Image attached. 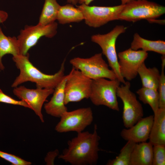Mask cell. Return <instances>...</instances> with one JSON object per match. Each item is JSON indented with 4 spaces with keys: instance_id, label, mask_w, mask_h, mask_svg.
Masks as SVG:
<instances>
[{
    "instance_id": "1",
    "label": "cell",
    "mask_w": 165,
    "mask_h": 165,
    "mask_svg": "<svg viewBox=\"0 0 165 165\" xmlns=\"http://www.w3.org/2000/svg\"><path fill=\"white\" fill-rule=\"evenodd\" d=\"M100 137L97 126L94 125L92 133L82 131L68 142V147L59 156V158L72 165H94L98 159Z\"/></svg>"
},
{
    "instance_id": "2",
    "label": "cell",
    "mask_w": 165,
    "mask_h": 165,
    "mask_svg": "<svg viewBox=\"0 0 165 165\" xmlns=\"http://www.w3.org/2000/svg\"><path fill=\"white\" fill-rule=\"evenodd\" d=\"M29 55L21 54L13 56V60L17 68L20 71L19 75L11 85L15 88L25 82L35 83L36 88L54 89L64 78V60L59 70L53 75L45 74L35 67L30 61Z\"/></svg>"
},
{
    "instance_id": "3",
    "label": "cell",
    "mask_w": 165,
    "mask_h": 165,
    "mask_svg": "<svg viewBox=\"0 0 165 165\" xmlns=\"http://www.w3.org/2000/svg\"><path fill=\"white\" fill-rule=\"evenodd\" d=\"M165 7L147 0H135L124 5L118 20L134 22L143 19H156L164 14Z\"/></svg>"
},
{
    "instance_id": "4",
    "label": "cell",
    "mask_w": 165,
    "mask_h": 165,
    "mask_svg": "<svg viewBox=\"0 0 165 165\" xmlns=\"http://www.w3.org/2000/svg\"><path fill=\"white\" fill-rule=\"evenodd\" d=\"M120 83L117 79L101 78L92 80L89 98L95 105H104L119 111L116 92Z\"/></svg>"
},
{
    "instance_id": "5",
    "label": "cell",
    "mask_w": 165,
    "mask_h": 165,
    "mask_svg": "<svg viewBox=\"0 0 165 165\" xmlns=\"http://www.w3.org/2000/svg\"><path fill=\"white\" fill-rule=\"evenodd\" d=\"M127 29V28L123 25H116L106 34H98L93 35L91 37V41L100 47L102 53L107 59L109 66L116 75L117 79L123 84H124L126 81L120 73L116 44L118 37L125 33Z\"/></svg>"
},
{
    "instance_id": "6",
    "label": "cell",
    "mask_w": 165,
    "mask_h": 165,
    "mask_svg": "<svg viewBox=\"0 0 165 165\" xmlns=\"http://www.w3.org/2000/svg\"><path fill=\"white\" fill-rule=\"evenodd\" d=\"M70 63L91 79L101 78L117 79L116 75L109 68L108 64L103 59L101 53L95 54L89 58L74 57L70 60Z\"/></svg>"
},
{
    "instance_id": "7",
    "label": "cell",
    "mask_w": 165,
    "mask_h": 165,
    "mask_svg": "<svg viewBox=\"0 0 165 165\" xmlns=\"http://www.w3.org/2000/svg\"><path fill=\"white\" fill-rule=\"evenodd\" d=\"M129 81L120 85L116 94L123 104L122 119L125 128H130L142 118L144 112L141 104L137 100L135 94L130 90Z\"/></svg>"
},
{
    "instance_id": "8",
    "label": "cell",
    "mask_w": 165,
    "mask_h": 165,
    "mask_svg": "<svg viewBox=\"0 0 165 165\" xmlns=\"http://www.w3.org/2000/svg\"><path fill=\"white\" fill-rule=\"evenodd\" d=\"M92 79L72 67L65 83V104L89 98Z\"/></svg>"
},
{
    "instance_id": "9",
    "label": "cell",
    "mask_w": 165,
    "mask_h": 165,
    "mask_svg": "<svg viewBox=\"0 0 165 165\" xmlns=\"http://www.w3.org/2000/svg\"><path fill=\"white\" fill-rule=\"evenodd\" d=\"M57 28L56 22L46 25L38 23L35 25H26L17 37L20 54H27L42 37L53 38L57 34Z\"/></svg>"
},
{
    "instance_id": "10",
    "label": "cell",
    "mask_w": 165,
    "mask_h": 165,
    "mask_svg": "<svg viewBox=\"0 0 165 165\" xmlns=\"http://www.w3.org/2000/svg\"><path fill=\"white\" fill-rule=\"evenodd\" d=\"M93 118L92 111L89 107L67 111L60 117L55 130L60 133L72 131L80 133L91 124Z\"/></svg>"
},
{
    "instance_id": "11",
    "label": "cell",
    "mask_w": 165,
    "mask_h": 165,
    "mask_svg": "<svg viewBox=\"0 0 165 165\" xmlns=\"http://www.w3.org/2000/svg\"><path fill=\"white\" fill-rule=\"evenodd\" d=\"M124 5L99 6L82 4L76 7L82 12L86 24L90 27L97 28L110 21L118 20V15Z\"/></svg>"
},
{
    "instance_id": "12",
    "label": "cell",
    "mask_w": 165,
    "mask_h": 165,
    "mask_svg": "<svg viewBox=\"0 0 165 165\" xmlns=\"http://www.w3.org/2000/svg\"><path fill=\"white\" fill-rule=\"evenodd\" d=\"M120 73L128 81L135 78L138 70L148 57V53L142 50H135L130 48L119 52L117 54Z\"/></svg>"
},
{
    "instance_id": "13",
    "label": "cell",
    "mask_w": 165,
    "mask_h": 165,
    "mask_svg": "<svg viewBox=\"0 0 165 165\" xmlns=\"http://www.w3.org/2000/svg\"><path fill=\"white\" fill-rule=\"evenodd\" d=\"M54 89L39 88L30 89L24 86L14 88L13 94L19 99L25 101L38 116L42 122H44L42 109L47 97L53 94Z\"/></svg>"
},
{
    "instance_id": "14",
    "label": "cell",
    "mask_w": 165,
    "mask_h": 165,
    "mask_svg": "<svg viewBox=\"0 0 165 165\" xmlns=\"http://www.w3.org/2000/svg\"><path fill=\"white\" fill-rule=\"evenodd\" d=\"M154 116L142 117L131 127L124 128L121 131V137L126 141L136 143L146 141L149 139Z\"/></svg>"
},
{
    "instance_id": "15",
    "label": "cell",
    "mask_w": 165,
    "mask_h": 165,
    "mask_svg": "<svg viewBox=\"0 0 165 165\" xmlns=\"http://www.w3.org/2000/svg\"><path fill=\"white\" fill-rule=\"evenodd\" d=\"M67 76L65 75L54 89L50 100L44 105V108L46 112L53 116L60 118L64 113L68 111L64 102V88Z\"/></svg>"
},
{
    "instance_id": "16",
    "label": "cell",
    "mask_w": 165,
    "mask_h": 165,
    "mask_svg": "<svg viewBox=\"0 0 165 165\" xmlns=\"http://www.w3.org/2000/svg\"><path fill=\"white\" fill-rule=\"evenodd\" d=\"M154 114L149 142L153 145H165V108H159Z\"/></svg>"
},
{
    "instance_id": "17",
    "label": "cell",
    "mask_w": 165,
    "mask_h": 165,
    "mask_svg": "<svg viewBox=\"0 0 165 165\" xmlns=\"http://www.w3.org/2000/svg\"><path fill=\"white\" fill-rule=\"evenodd\" d=\"M153 146L149 142L136 143L131 154L130 165H152Z\"/></svg>"
},
{
    "instance_id": "18",
    "label": "cell",
    "mask_w": 165,
    "mask_h": 165,
    "mask_svg": "<svg viewBox=\"0 0 165 165\" xmlns=\"http://www.w3.org/2000/svg\"><path fill=\"white\" fill-rule=\"evenodd\" d=\"M132 49L137 50L140 49L145 52L153 51L165 55V42L161 40H151L141 37L138 33H135L131 43Z\"/></svg>"
},
{
    "instance_id": "19",
    "label": "cell",
    "mask_w": 165,
    "mask_h": 165,
    "mask_svg": "<svg viewBox=\"0 0 165 165\" xmlns=\"http://www.w3.org/2000/svg\"><path fill=\"white\" fill-rule=\"evenodd\" d=\"M138 72L142 87L157 90L160 74L157 68H147L144 62L139 67Z\"/></svg>"
},
{
    "instance_id": "20",
    "label": "cell",
    "mask_w": 165,
    "mask_h": 165,
    "mask_svg": "<svg viewBox=\"0 0 165 165\" xmlns=\"http://www.w3.org/2000/svg\"><path fill=\"white\" fill-rule=\"evenodd\" d=\"M84 20L82 12L77 7L68 3L61 6L57 19L59 23L62 24L79 22Z\"/></svg>"
},
{
    "instance_id": "21",
    "label": "cell",
    "mask_w": 165,
    "mask_h": 165,
    "mask_svg": "<svg viewBox=\"0 0 165 165\" xmlns=\"http://www.w3.org/2000/svg\"><path fill=\"white\" fill-rule=\"evenodd\" d=\"M7 54L13 56L20 54L18 41L15 37L7 36L0 27V69L3 70L5 67L2 62V57Z\"/></svg>"
},
{
    "instance_id": "22",
    "label": "cell",
    "mask_w": 165,
    "mask_h": 165,
    "mask_svg": "<svg viewBox=\"0 0 165 165\" xmlns=\"http://www.w3.org/2000/svg\"><path fill=\"white\" fill-rule=\"evenodd\" d=\"M61 6L57 0H45L38 23L46 25L55 22Z\"/></svg>"
},
{
    "instance_id": "23",
    "label": "cell",
    "mask_w": 165,
    "mask_h": 165,
    "mask_svg": "<svg viewBox=\"0 0 165 165\" xmlns=\"http://www.w3.org/2000/svg\"><path fill=\"white\" fill-rule=\"evenodd\" d=\"M136 93L140 101L144 104L148 105L154 113L159 108V98L157 90L142 87Z\"/></svg>"
},
{
    "instance_id": "24",
    "label": "cell",
    "mask_w": 165,
    "mask_h": 165,
    "mask_svg": "<svg viewBox=\"0 0 165 165\" xmlns=\"http://www.w3.org/2000/svg\"><path fill=\"white\" fill-rule=\"evenodd\" d=\"M135 144L132 141H127L118 156L115 158L108 160L106 165H130L131 154Z\"/></svg>"
},
{
    "instance_id": "25",
    "label": "cell",
    "mask_w": 165,
    "mask_h": 165,
    "mask_svg": "<svg viewBox=\"0 0 165 165\" xmlns=\"http://www.w3.org/2000/svg\"><path fill=\"white\" fill-rule=\"evenodd\" d=\"M161 72L158 86V91L159 98V108H165V55L161 57Z\"/></svg>"
},
{
    "instance_id": "26",
    "label": "cell",
    "mask_w": 165,
    "mask_h": 165,
    "mask_svg": "<svg viewBox=\"0 0 165 165\" xmlns=\"http://www.w3.org/2000/svg\"><path fill=\"white\" fill-rule=\"evenodd\" d=\"M165 165V145L156 144L153 146L152 165Z\"/></svg>"
},
{
    "instance_id": "27",
    "label": "cell",
    "mask_w": 165,
    "mask_h": 165,
    "mask_svg": "<svg viewBox=\"0 0 165 165\" xmlns=\"http://www.w3.org/2000/svg\"><path fill=\"white\" fill-rule=\"evenodd\" d=\"M0 157L13 165H30L31 163L14 155L0 151Z\"/></svg>"
},
{
    "instance_id": "28",
    "label": "cell",
    "mask_w": 165,
    "mask_h": 165,
    "mask_svg": "<svg viewBox=\"0 0 165 165\" xmlns=\"http://www.w3.org/2000/svg\"><path fill=\"white\" fill-rule=\"evenodd\" d=\"M0 102L21 106L30 108V106L25 101L22 100L18 101L13 99L5 94L1 89H0Z\"/></svg>"
},
{
    "instance_id": "29",
    "label": "cell",
    "mask_w": 165,
    "mask_h": 165,
    "mask_svg": "<svg viewBox=\"0 0 165 165\" xmlns=\"http://www.w3.org/2000/svg\"><path fill=\"white\" fill-rule=\"evenodd\" d=\"M8 14L6 12L0 10V23L5 21L8 17Z\"/></svg>"
},
{
    "instance_id": "30",
    "label": "cell",
    "mask_w": 165,
    "mask_h": 165,
    "mask_svg": "<svg viewBox=\"0 0 165 165\" xmlns=\"http://www.w3.org/2000/svg\"><path fill=\"white\" fill-rule=\"evenodd\" d=\"M94 0H79L78 3L80 4H85L89 5Z\"/></svg>"
},
{
    "instance_id": "31",
    "label": "cell",
    "mask_w": 165,
    "mask_h": 165,
    "mask_svg": "<svg viewBox=\"0 0 165 165\" xmlns=\"http://www.w3.org/2000/svg\"><path fill=\"white\" fill-rule=\"evenodd\" d=\"M79 0H67V2L68 4H72L74 6L76 5L78 3Z\"/></svg>"
},
{
    "instance_id": "32",
    "label": "cell",
    "mask_w": 165,
    "mask_h": 165,
    "mask_svg": "<svg viewBox=\"0 0 165 165\" xmlns=\"http://www.w3.org/2000/svg\"><path fill=\"white\" fill-rule=\"evenodd\" d=\"M133 0H121V4L124 5L128 3V2Z\"/></svg>"
}]
</instances>
